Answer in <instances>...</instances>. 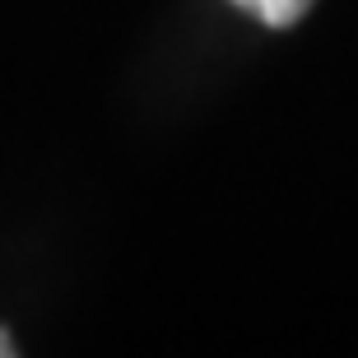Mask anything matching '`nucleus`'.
<instances>
[{
	"label": "nucleus",
	"instance_id": "f257e3e1",
	"mask_svg": "<svg viewBox=\"0 0 358 358\" xmlns=\"http://www.w3.org/2000/svg\"><path fill=\"white\" fill-rule=\"evenodd\" d=\"M238 10H252L261 24H270V28H289V24H298L307 14V5L312 0H233Z\"/></svg>",
	"mask_w": 358,
	"mask_h": 358
},
{
	"label": "nucleus",
	"instance_id": "f03ea898",
	"mask_svg": "<svg viewBox=\"0 0 358 358\" xmlns=\"http://www.w3.org/2000/svg\"><path fill=\"white\" fill-rule=\"evenodd\" d=\"M14 354V345H10V335H0V358H10Z\"/></svg>",
	"mask_w": 358,
	"mask_h": 358
}]
</instances>
